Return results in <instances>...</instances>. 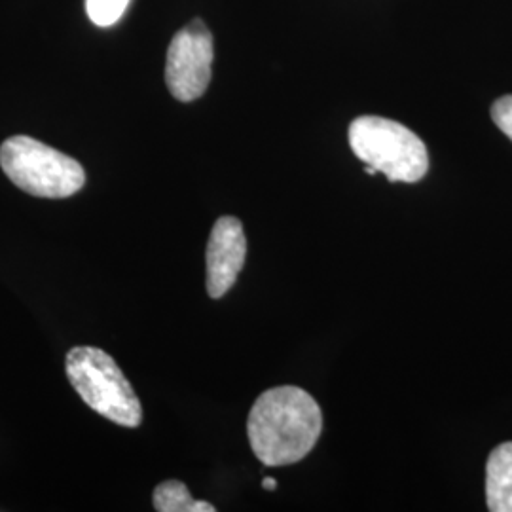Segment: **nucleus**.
Segmentation results:
<instances>
[{
    "label": "nucleus",
    "mask_w": 512,
    "mask_h": 512,
    "mask_svg": "<svg viewBox=\"0 0 512 512\" xmlns=\"http://www.w3.org/2000/svg\"><path fill=\"white\" fill-rule=\"evenodd\" d=\"M486 503L492 512H512V442H503L486 463Z\"/></svg>",
    "instance_id": "nucleus-7"
},
{
    "label": "nucleus",
    "mask_w": 512,
    "mask_h": 512,
    "mask_svg": "<svg viewBox=\"0 0 512 512\" xmlns=\"http://www.w3.org/2000/svg\"><path fill=\"white\" fill-rule=\"evenodd\" d=\"M67 376L84 403L103 418L129 429L141 425V403L120 366L103 349H71Z\"/></svg>",
    "instance_id": "nucleus-4"
},
{
    "label": "nucleus",
    "mask_w": 512,
    "mask_h": 512,
    "mask_svg": "<svg viewBox=\"0 0 512 512\" xmlns=\"http://www.w3.org/2000/svg\"><path fill=\"white\" fill-rule=\"evenodd\" d=\"M129 0H86L88 16L97 27H110L128 8Z\"/></svg>",
    "instance_id": "nucleus-9"
},
{
    "label": "nucleus",
    "mask_w": 512,
    "mask_h": 512,
    "mask_svg": "<svg viewBox=\"0 0 512 512\" xmlns=\"http://www.w3.org/2000/svg\"><path fill=\"white\" fill-rule=\"evenodd\" d=\"M323 431V414L308 391L281 385L264 391L251 408L247 435L256 458L281 467L306 458Z\"/></svg>",
    "instance_id": "nucleus-1"
},
{
    "label": "nucleus",
    "mask_w": 512,
    "mask_h": 512,
    "mask_svg": "<svg viewBox=\"0 0 512 512\" xmlns=\"http://www.w3.org/2000/svg\"><path fill=\"white\" fill-rule=\"evenodd\" d=\"M262 486H264V490L274 492L275 488H277V480H275V478H270V476H266V478L262 480Z\"/></svg>",
    "instance_id": "nucleus-11"
},
{
    "label": "nucleus",
    "mask_w": 512,
    "mask_h": 512,
    "mask_svg": "<svg viewBox=\"0 0 512 512\" xmlns=\"http://www.w3.org/2000/svg\"><path fill=\"white\" fill-rule=\"evenodd\" d=\"M213 35L202 19H194L169 44L165 61V84L183 103L200 99L211 82Z\"/></svg>",
    "instance_id": "nucleus-5"
},
{
    "label": "nucleus",
    "mask_w": 512,
    "mask_h": 512,
    "mask_svg": "<svg viewBox=\"0 0 512 512\" xmlns=\"http://www.w3.org/2000/svg\"><path fill=\"white\" fill-rule=\"evenodd\" d=\"M355 156L384 173L391 183H418L429 169V154L420 137L395 120L361 116L349 126Z\"/></svg>",
    "instance_id": "nucleus-2"
},
{
    "label": "nucleus",
    "mask_w": 512,
    "mask_h": 512,
    "mask_svg": "<svg viewBox=\"0 0 512 512\" xmlns=\"http://www.w3.org/2000/svg\"><path fill=\"white\" fill-rule=\"evenodd\" d=\"M247 239L236 217H220L207 243V293L220 298L228 293L245 266Z\"/></svg>",
    "instance_id": "nucleus-6"
},
{
    "label": "nucleus",
    "mask_w": 512,
    "mask_h": 512,
    "mask_svg": "<svg viewBox=\"0 0 512 512\" xmlns=\"http://www.w3.org/2000/svg\"><path fill=\"white\" fill-rule=\"evenodd\" d=\"M492 118L495 126L512 141V95H505L495 101L492 107Z\"/></svg>",
    "instance_id": "nucleus-10"
},
{
    "label": "nucleus",
    "mask_w": 512,
    "mask_h": 512,
    "mask_svg": "<svg viewBox=\"0 0 512 512\" xmlns=\"http://www.w3.org/2000/svg\"><path fill=\"white\" fill-rule=\"evenodd\" d=\"M154 509L158 512H215L217 509L207 501H196L188 488L179 480L162 482L154 490Z\"/></svg>",
    "instance_id": "nucleus-8"
},
{
    "label": "nucleus",
    "mask_w": 512,
    "mask_h": 512,
    "mask_svg": "<svg viewBox=\"0 0 512 512\" xmlns=\"http://www.w3.org/2000/svg\"><path fill=\"white\" fill-rule=\"evenodd\" d=\"M0 165L12 183L37 198H71L86 183L84 167L74 158L27 135L2 143Z\"/></svg>",
    "instance_id": "nucleus-3"
}]
</instances>
